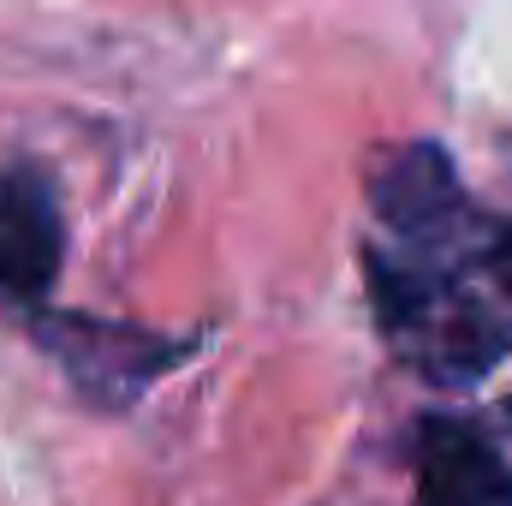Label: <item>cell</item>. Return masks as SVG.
Instances as JSON below:
<instances>
[{
	"label": "cell",
	"instance_id": "obj_1",
	"mask_svg": "<svg viewBox=\"0 0 512 506\" xmlns=\"http://www.w3.org/2000/svg\"><path fill=\"white\" fill-rule=\"evenodd\" d=\"M30 340L90 411L137 405L167 370H179L203 346V334H155V328L102 322V316H78V310L30 316Z\"/></svg>",
	"mask_w": 512,
	"mask_h": 506
},
{
	"label": "cell",
	"instance_id": "obj_2",
	"mask_svg": "<svg viewBox=\"0 0 512 506\" xmlns=\"http://www.w3.org/2000/svg\"><path fill=\"white\" fill-rule=\"evenodd\" d=\"M411 471V506H512L507 453L465 417H423Z\"/></svg>",
	"mask_w": 512,
	"mask_h": 506
},
{
	"label": "cell",
	"instance_id": "obj_3",
	"mask_svg": "<svg viewBox=\"0 0 512 506\" xmlns=\"http://www.w3.org/2000/svg\"><path fill=\"white\" fill-rule=\"evenodd\" d=\"M66 256V221L54 203V185L30 167L0 173V304H36L48 298Z\"/></svg>",
	"mask_w": 512,
	"mask_h": 506
},
{
	"label": "cell",
	"instance_id": "obj_4",
	"mask_svg": "<svg viewBox=\"0 0 512 506\" xmlns=\"http://www.w3.org/2000/svg\"><path fill=\"white\" fill-rule=\"evenodd\" d=\"M483 274H489V292L501 298V310L512 316V215H489V227H483Z\"/></svg>",
	"mask_w": 512,
	"mask_h": 506
},
{
	"label": "cell",
	"instance_id": "obj_5",
	"mask_svg": "<svg viewBox=\"0 0 512 506\" xmlns=\"http://www.w3.org/2000/svg\"><path fill=\"white\" fill-rule=\"evenodd\" d=\"M507 417H512V399H507Z\"/></svg>",
	"mask_w": 512,
	"mask_h": 506
}]
</instances>
